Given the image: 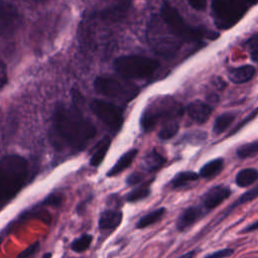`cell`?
Wrapping results in <instances>:
<instances>
[{
  "mask_svg": "<svg viewBox=\"0 0 258 258\" xmlns=\"http://www.w3.org/2000/svg\"><path fill=\"white\" fill-rule=\"evenodd\" d=\"M25 1H33V2H38V1H44V0H25Z\"/></svg>",
  "mask_w": 258,
  "mask_h": 258,
  "instance_id": "41",
  "label": "cell"
},
{
  "mask_svg": "<svg viewBox=\"0 0 258 258\" xmlns=\"http://www.w3.org/2000/svg\"><path fill=\"white\" fill-rule=\"evenodd\" d=\"M258 115V108H256L253 112H251L241 123H239L231 132H230V134L229 135H232V134H234V133H236L238 130H240V129H242V127H244L248 122H250L252 119H254L256 116Z\"/></svg>",
  "mask_w": 258,
  "mask_h": 258,
  "instance_id": "32",
  "label": "cell"
},
{
  "mask_svg": "<svg viewBox=\"0 0 258 258\" xmlns=\"http://www.w3.org/2000/svg\"><path fill=\"white\" fill-rule=\"evenodd\" d=\"M166 159L163 155H161L156 150H152L149 152L142 161V169L148 172L158 170L164 163Z\"/></svg>",
  "mask_w": 258,
  "mask_h": 258,
  "instance_id": "18",
  "label": "cell"
},
{
  "mask_svg": "<svg viewBox=\"0 0 258 258\" xmlns=\"http://www.w3.org/2000/svg\"><path fill=\"white\" fill-rule=\"evenodd\" d=\"M138 153V150L133 148L128 150L127 152H125L118 160L117 162L114 164V166L109 170V172L107 173V176H115L119 173H121L123 170H125L127 167H129L131 165V163L133 162V160L135 159L136 155Z\"/></svg>",
  "mask_w": 258,
  "mask_h": 258,
  "instance_id": "17",
  "label": "cell"
},
{
  "mask_svg": "<svg viewBox=\"0 0 258 258\" xmlns=\"http://www.w3.org/2000/svg\"><path fill=\"white\" fill-rule=\"evenodd\" d=\"M110 144H111V139L109 136H104L97 143V145L93 149V153L90 158V164L92 166L97 167L102 163V161L106 157V154L110 148Z\"/></svg>",
  "mask_w": 258,
  "mask_h": 258,
  "instance_id": "16",
  "label": "cell"
},
{
  "mask_svg": "<svg viewBox=\"0 0 258 258\" xmlns=\"http://www.w3.org/2000/svg\"><path fill=\"white\" fill-rule=\"evenodd\" d=\"M180 40L181 39H179L167 25L166 28H163L157 21H152L150 23L148 29V41L157 53L162 55L173 54L178 49Z\"/></svg>",
  "mask_w": 258,
  "mask_h": 258,
  "instance_id": "8",
  "label": "cell"
},
{
  "mask_svg": "<svg viewBox=\"0 0 258 258\" xmlns=\"http://www.w3.org/2000/svg\"><path fill=\"white\" fill-rule=\"evenodd\" d=\"M257 197H258V184L255 185V186H253L251 189H249L248 191H246L244 195H242V196L236 201V203L230 208V210L233 209V208H235V207H237V206H239V205H242V204L251 202V201H253L254 199H256Z\"/></svg>",
  "mask_w": 258,
  "mask_h": 258,
  "instance_id": "29",
  "label": "cell"
},
{
  "mask_svg": "<svg viewBox=\"0 0 258 258\" xmlns=\"http://www.w3.org/2000/svg\"><path fill=\"white\" fill-rule=\"evenodd\" d=\"M255 230H258V221L253 223V224H251V225H249V226H247L242 232L243 233H247V232H252V231H255Z\"/></svg>",
  "mask_w": 258,
  "mask_h": 258,
  "instance_id": "37",
  "label": "cell"
},
{
  "mask_svg": "<svg viewBox=\"0 0 258 258\" xmlns=\"http://www.w3.org/2000/svg\"><path fill=\"white\" fill-rule=\"evenodd\" d=\"M5 82V78H4V73L3 71H0V87L4 84Z\"/></svg>",
  "mask_w": 258,
  "mask_h": 258,
  "instance_id": "38",
  "label": "cell"
},
{
  "mask_svg": "<svg viewBox=\"0 0 258 258\" xmlns=\"http://www.w3.org/2000/svg\"><path fill=\"white\" fill-rule=\"evenodd\" d=\"M108 4L112 9L116 11H125L131 5L132 0H100Z\"/></svg>",
  "mask_w": 258,
  "mask_h": 258,
  "instance_id": "31",
  "label": "cell"
},
{
  "mask_svg": "<svg viewBox=\"0 0 258 258\" xmlns=\"http://www.w3.org/2000/svg\"><path fill=\"white\" fill-rule=\"evenodd\" d=\"M17 10L10 4L0 1V34L11 32L18 24Z\"/></svg>",
  "mask_w": 258,
  "mask_h": 258,
  "instance_id": "10",
  "label": "cell"
},
{
  "mask_svg": "<svg viewBox=\"0 0 258 258\" xmlns=\"http://www.w3.org/2000/svg\"><path fill=\"white\" fill-rule=\"evenodd\" d=\"M198 178H199V174L194 171H190V170L181 171L175 174V176L170 181V185L173 188H181L189 184L190 182L198 180Z\"/></svg>",
  "mask_w": 258,
  "mask_h": 258,
  "instance_id": "21",
  "label": "cell"
},
{
  "mask_svg": "<svg viewBox=\"0 0 258 258\" xmlns=\"http://www.w3.org/2000/svg\"><path fill=\"white\" fill-rule=\"evenodd\" d=\"M178 128L179 124L175 119L168 120L158 131V137L162 140H168L176 135V133L178 132Z\"/></svg>",
  "mask_w": 258,
  "mask_h": 258,
  "instance_id": "24",
  "label": "cell"
},
{
  "mask_svg": "<svg viewBox=\"0 0 258 258\" xmlns=\"http://www.w3.org/2000/svg\"><path fill=\"white\" fill-rule=\"evenodd\" d=\"M224 167L223 158L213 159L204 164L200 169V176L203 178H213L218 175Z\"/></svg>",
  "mask_w": 258,
  "mask_h": 258,
  "instance_id": "19",
  "label": "cell"
},
{
  "mask_svg": "<svg viewBox=\"0 0 258 258\" xmlns=\"http://www.w3.org/2000/svg\"><path fill=\"white\" fill-rule=\"evenodd\" d=\"M203 216V210L199 207H189L185 209L176 221V228L179 231H184L195 224Z\"/></svg>",
  "mask_w": 258,
  "mask_h": 258,
  "instance_id": "14",
  "label": "cell"
},
{
  "mask_svg": "<svg viewBox=\"0 0 258 258\" xmlns=\"http://www.w3.org/2000/svg\"><path fill=\"white\" fill-rule=\"evenodd\" d=\"M150 194V187H149V183H145V184H141L139 186H137L136 188H134L133 190H131L127 197L126 200L127 202L130 203H134L140 200H143L145 198H147Z\"/></svg>",
  "mask_w": 258,
  "mask_h": 258,
  "instance_id": "25",
  "label": "cell"
},
{
  "mask_svg": "<svg viewBox=\"0 0 258 258\" xmlns=\"http://www.w3.org/2000/svg\"><path fill=\"white\" fill-rule=\"evenodd\" d=\"M255 68L251 64H246L232 69L228 73V78L235 84H243L249 82L255 76Z\"/></svg>",
  "mask_w": 258,
  "mask_h": 258,
  "instance_id": "15",
  "label": "cell"
},
{
  "mask_svg": "<svg viewBox=\"0 0 258 258\" xmlns=\"http://www.w3.org/2000/svg\"><path fill=\"white\" fill-rule=\"evenodd\" d=\"M246 46L250 52L252 60L258 62V33L254 34L247 40Z\"/></svg>",
  "mask_w": 258,
  "mask_h": 258,
  "instance_id": "30",
  "label": "cell"
},
{
  "mask_svg": "<svg viewBox=\"0 0 258 258\" xmlns=\"http://www.w3.org/2000/svg\"><path fill=\"white\" fill-rule=\"evenodd\" d=\"M92 240H93V237L89 234H83L82 236H80L79 238L75 239L72 244H71V249L74 251V252H77V253H82V252H85L90 246H91V243H92Z\"/></svg>",
  "mask_w": 258,
  "mask_h": 258,
  "instance_id": "26",
  "label": "cell"
},
{
  "mask_svg": "<svg viewBox=\"0 0 258 258\" xmlns=\"http://www.w3.org/2000/svg\"><path fill=\"white\" fill-rule=\"evenodd\" d=\"M207 133L205 131L202 130H194V131H189L187 133H185L180 142H184V143H189V144H194V145H198L203 143L206 139H207Z\"/></svg>",
  "mask_w": 258,
  "mask_h": 258,
  "instance_id": "27",
  "label": "cell"
},
{
  "mask_svg": "<svg viewBox=\"0 0 258 258\" xmlns=\"http://www.w3.org/2000/svg\"><path fill=\"white\" fill-rule=\"evenodd\" d=\"M236 115L233 113H223L221 115H219L214 123V127H213V131L215 134H222L223 132H225L229 126L233 123V121L235 120Z\"/></svg>",
  "mask_w": 258,
  "mask_h": 258,
  "instance_id": "23",
  "label": "cell"
},
{
  "mask_svg": "<svg viewBox=\"0 0 258 258\" xmlns=\"http://www.w3.org/2000/svg\"><path fill=\"white\" fill-rule=\"evenodd\" d=\"M94 90L99 95L123 102H129L139 94V88L135 84L109 76L97 77L94 81Z\"/></svg>",
  "mask_w": 258,
  "mask_h": 258,
  "instance_id": "6",
  "label": "cell"
},
{
  "mask_svg": "<svg viewBox=\"0 0 258 258\" xmlns=\"http://www.w3.org/2000/svg\"><path fill=\"white\" fill-rule=\"evenodd\" d=\"M39 248V242L38 241H35L34 243H32L31 245H29L24 251H22L20 254H19V257H29V256H32L33 254L36 253V251L38 250Z\"/></svg>",
  "mask_w": 258,
  "mask_h": 258,
  "instance_id": "33",
  "label": "cell"
},
{
  "mask_svg": "<svg viewBox=\"0 0 258 258\" xmlns=\"http://www.w3.org/2000/svg\"><path fill=\"white\" fill-rule=\"evenodd\" d=\"M258 180V170L255 168L241 169L236 175V184L240 187H247Z\"/></svg>",
  "mask_w": 258,
  "mask_h": 258,
  "instance_id": "20",
  "label": "cell"
},
{
  "mask_svg": "<svg viewBox=\"0 0 258 258\" xmlns=\"http://www.w3.org/2000/svg\"><path fill=\"white\" fill-rule=\"evenodd\" d=\"M181 114V106L172 97H157L144 109L140 118V125L143 131H150L158 122L175 119Z\"/></svg>",
  "mask_w": 258,
  "mask_h": 258,
  "instance_id": "4",
  "label": "cell"
},
{
  "mask_svg": "<svg viewBox=\"0 0 258 258\" xmlns=\"http://www.w3.org/2000/svg\"><path fill=\"white\" fill-rule=\"evenodd\" d=\"M160 16L169 29L181 40L201 41L204 38L215 39L219 36V34L214 31L187 24L178 11L168 2H164L161 6Z\"/></svg>",
  "mask_w": 258,
  "mask_h": 258,
  "instance_id": "3",
  "label": "cell"
},
{
  "mask_svg": "<svg viewBox=\"0 0 258 258\" xmlns=\"http://www.w3.org/2000/svg\"><path fill=\"white\" fill-rule=\"evenodd\" d=\"M29 175L27 160L18 154L0 158V210L24 186Z\"/></svg>",
  "mask_w": 258,
  "mask_h": 258,
  "instance_id": "2",
  "label": "cell"
},
{
  "mask_svg": "<svg viewBox=\"0 0 258 258\" xmlns=\"http://www.w3.org/2000/svg\"><path fill=\"white\" fill-rule=\"evenodd\" d=\"M95 125L87 119L75 105H59L51 118L50 138L54 147L59 150L78 152L96 136Z\"/></svg>",
  "mask_w": 258,
  "mask_h": 258,
  "instance_id": "1",
  "label": "cell"
},
{
  "mask_svg": "<svg viewBox=\"0 0 258 258\" xmlns=\"http://www.w3.org/2000/svg\"><path fill=\"white\" fill-rule=\"evenodd\" d=\"M165 214V208H158L148 214H146L145 216L141 217L138 222L136 223V227L138 229H143L146 227H149L150 225L158 222L163 215Z\"/></svg>",
  "mask_w": 258,
  "mask_h": 258,
  "instance_id": "22",
  "label": "cell"
},
{
  "mask_svg": "<svg viewBox=\"0 0 258 258\" xmlns=\"http://www.w3.org/2000/svg\"><path fill=\"white\" fill-rule=\"evenodd\" d=\"M247 10V3L242 0H212L214 21L220 29H229L234 26Z\"/></svg>",
  "mask_w": 258,
  "mask_h": 258,
  "instance_id": "7",
  "label": "cell"
},
{
  "mask_svg": "<svg viewBox=\"0 0 258 258\" xmlns=\"http://www.w3.org/2000/svg\"><path fill=\"white\" fill-rule=\"evenodd\" d=\"M192 255H195V253H194V252H190V253L184 254V255H182V256H184V257H187V256H192Z\"/></svg>",
  "mask_w": 258,
  "mask_h": 258,
  "instance_id": "40",
  "label": "cell"
},
{
  "mask_svg": "<svg viewBox=\"0 0 258 258\" xmlns=\"http://www.w3.org/2000/svg\"><path fill=\"white\" fill-rule=\"evenodd\" d=\"M234 253V250L233 249H222V250H219V251H216L214 253H211V254H208L207 257H229L231 256L232 254Z\"/></svg>",
  "mask_w": 258,
  "mask_h": 258,
  "instance_id": "35",
  "label": "cell"
},
{
  "mask_svg": "<svg viewBox=\"0 0 258 258\" xmlns=\"http://www.w3.org/2000/svg\"><path fill=\"white\" fill-rule=\"evenodd\" d=\"M143 179V174L140 172H134L132 174H130L127 178V184L129 185H136L138 183L141 182V180Z\"/></svg>",
  "mask_w": 258,
  "mask_h": 258,
  "instance_id": "34",
  "label": "cell"
},
{
  "mask_svg": "<svg viewBox=\"0 0 258 258\" xmlns=\"http://www.w3.org/2000/svg\"><path fill=\"white\" fill-rule=\"evenodd\" d=\"M213 108L200 100H195L186 106V113L197 123H205L211 117Z\"/></svg>",
  "mask_w": 258,
  "mask_h": 258,
  "instance_id": "12",
  "label": "cell"
},
{
  "mask_svg": "<svg viewBox=\"0 0 258 258\" xmlns=\"http://www.w3.org/2000/svg\"><path fill=\"white\" fill-rule=\"evenodd\" d=\"M189 5L196 10H203L207 5V0H187Z\"/></svg>",
  "mask_w": 258,
  "mask_h": 258,
  "instance_id": "36",
  "label": "cell"
},
{
  "mask_svg": "<svg viewBox=\"0 0 258 258\" xmlns=\"http://www.w3.org/2000/svg\"><path fill=\"white\" fill-rule=\"evenodd\" d=\"M122 212L119 210H105L99 218V228L102 231H113L122 222Z\"/></svg>",
  "mask_w": 258,
  "mask_h": 258,
  "instance_id": "13",
  "label": "cell"
},
{
  "mask_svg": "<svg viewBox=\"0 0 258 258\" xmlns=\"http://www.w3.org/2000/svg\"><path fill=\"white\" fill-rule=\"evenodd\" d=\"M90 108L112 133H117L121 129L124 122L122 108L113 103L98 99L91 103Z\"/></svg>",
  "mask_w": 258,
  "mask_h": 258,
  "instance_id": "9",
  "label": "cell"
},
{
  "mask_svg": "<svg viewBox=\"0 0 258 258\" xmlns=\"http://www.w3.org/2000/svg\"><path fill=\"white\" fill-rule=\"evenodd\" d=\"M243 2L247 3V4H255L258 2V0H242Z\"/></svg>",
  "mask_w": 258,
  "mask_h": 258,
  "instance_id": "39",
  "label": "cell"
},
{
  "mask_svg": "<svg viewBox=\"0 0 258 258\" xmlns=\"http://www.w3.org/2000/svg\"><path fill=\"white\" fill-rule=\"evenodd\" d=\"M159 62L151 57L130 54L114 60V69L125 79H146L158 69Z\"/></svg>",
  "mask_w": 258,
  "mask_h": 258,
  "instance_id": "5",
  "label": "cell"
},
{
  "mask_svg": "<svg viewBox=\"0 0 258 258\" xmlns=\"http://www.w3.org/2000/svg\"><path fill=\"white\" fill-rule=\"evenodd\" d=\"M231 196V189L228 186L216 185L206 192L203 198L204 206L208 210H213L214 208L221 205L225 200Z\"/></svg>",
  "mask_w": 258,
  "mask_h": 258,
  "instance_id": "11",
  "label": "cell"
},
{
  "mask_svg": "<svg viewBox=\"0 0 258 258\" xmlns=\"http://www.w3.org/2000/svg\"><path fill=\"white\" fill-rule=\"evenodd\" d=\"M237 156L239 158H248L258 153V141H253L244 145H241L237 149Z\"/></svg>",
  "mask_w": 258,
  "mask_h": 258,
  "instance_id": "28",
  "label": "cell"
}]
</instances>
